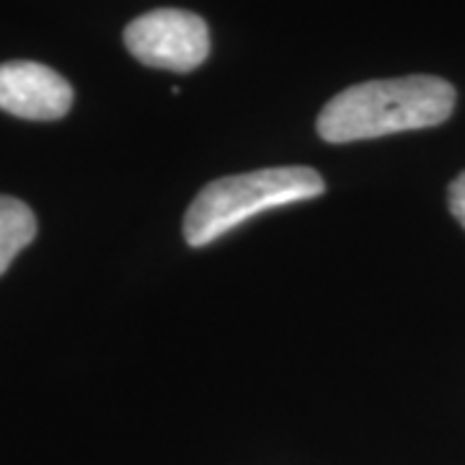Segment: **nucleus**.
Here are the masks:
<instances>
[{
    "instance_id": "423d86ee",
    "label": "nucleus",
    "mask_w": 465,
    "mask_h": 465,
    "mask_svg": "<svg viewBox=\"0 0 465 465\" xmlns=\"http://www.w3.org/2000/svg\"><path fill=\"white\" fill-rule=\"evenodd\" d=\"M448 204H450V213L452 217L460 223L465 228V171L455 179V182L450 183L448 189Z\"/></svg>"
},
{
    "instance_id": "7ed1b4c3",
    "label": "nucleus",
    "mask_w": 465,
    "mask_h": 465,
    "mask_svg": "<svg viewBox=\"0 0 465 465\" xmlns=\"http://www.w3.org/2000/svg\"><path fill=\"white\" fill-rule=\"evenodd\" d=\"M124 45L143 65L189 73L210 57V29L192 11L155 8L124 29Z\"/></svg>"
},
{
    "instance_id": "20e7f679",
    "label": "nucleus",
    "mask_w": 465,
    "mask_h": 465,
    "mask_svg": "<svg viewBox=\"0 0 465 465\" xmlns=\"http://www.w3.org/2000/svg\"><path fill=\"white\" fill-rule=\"evenodd\" d=\"M73 106V88L42 63L14 60L0 65V109L29 122L63 119Z\"/></svg>"
},
{
    "instance_id": "f257e3e1",
    "label": "nucleus",
    "mask_w": 465,
    "mask_h": 465,
    "mask_svg": "<svg viewBox=\"0 0 465 465\" xmlns=\"http://www.w3.org/2000/svg\"><path fill=\"white\" fill-rule=\"evenodd\" d=\"M455 88L434 75L367 81L336 94L318 114V134L333 143H357L385 134L427 130L448 122Z\"/></svg>"
},
{
    "instance_id": "f03ea898",
    "label": "nucleus",
    "mask_w": 465,
    "mask_h": 465,
    "mask_svg": "<svg viewBox=\"0 0 465 465\" xmlns=\"http://www.w3.org/2000/svg\"><path fill=\"white\" fill-rule=\"evenodd\" d=\"M323 189L326 183L321 173L308 166L259 168L217 179L189 204L183 215V238L192 249H202L251 217L321 197Z\"/></svg>"
},
{
    "instance_id": "39448f33",
    "label": "nucleus",
    "mask_w": 465,
    "mask_h": 465,
    "mask_svg": "<svg viewBox=\"0 0 465 465\" xmlns=\"http://www.w3.org/2000/svg\"><path fill=\"white\" fill-rule=\"evenodd\" d=\"M36 235V217L21 200L0 197V274Z\"/></svg>"
}]
</instances>
